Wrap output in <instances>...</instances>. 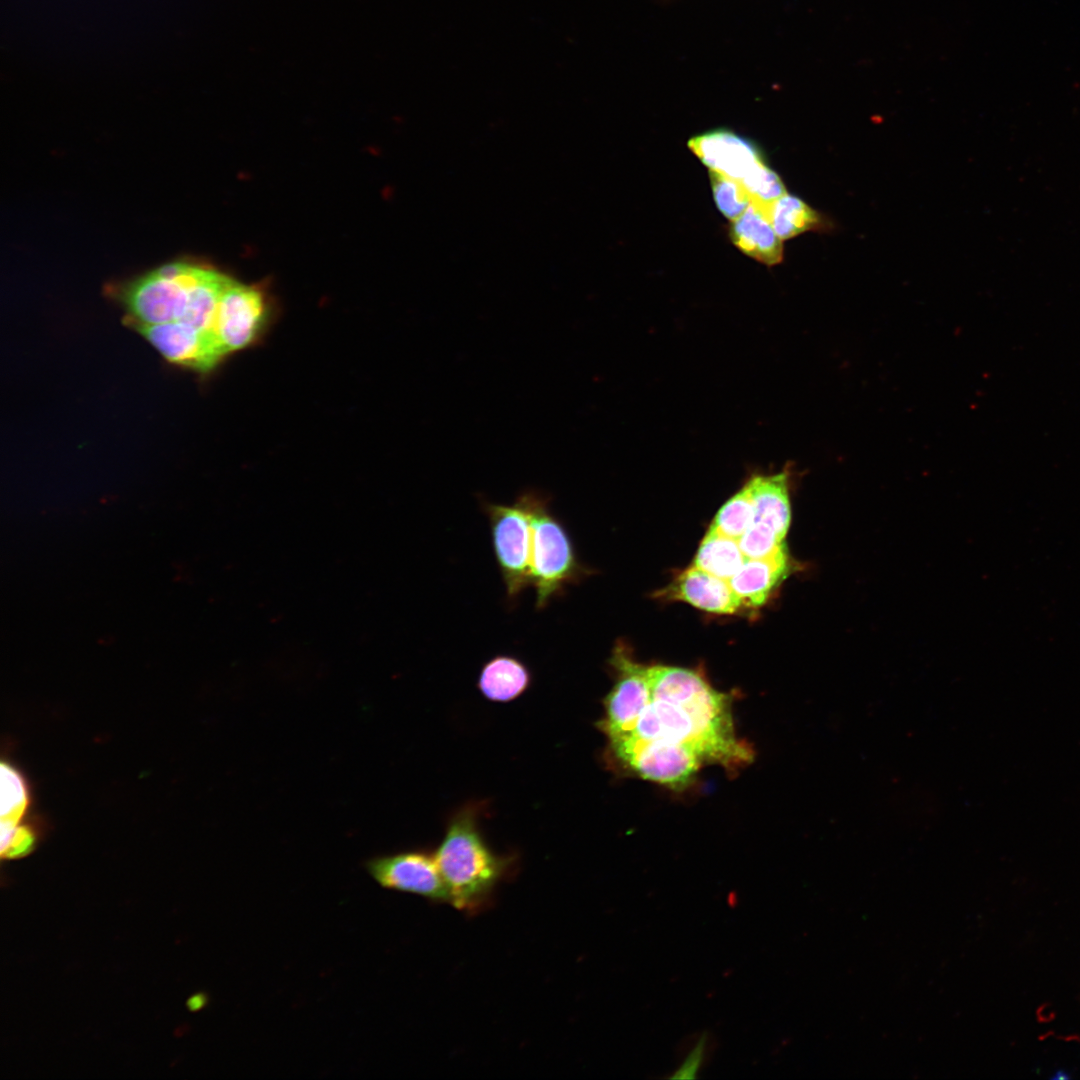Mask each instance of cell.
<instances>
[{"instance_id":"cell-1","label":"cell","mask_w":1080,"mask_h":1080,"mask_svg":"<svg viewBox=\"0 0 1080 1080\" xmlns=\"http://www.w3.org/2000/svg\"><path fill=\"white\" fill-rule=\"evenodd\" d=\"M631 734L691 745L704 762L728 770L743 768L754 755L736 735L730 697L681 667L667 666L658 673L652 701Z\"/></svg>"},{"instance_id":"cell-2","label":"cell","mask_w":1080,"mask_h":1080,"mask_svg":"<svg viewBox=\"0 0 1080 1080\" xmlns=\"http://www.w3.org/2000/svg\"><path fill=\"white\" fill-rule=\"evenodd\" d=\"M480 810L477 804L458 810L433 852L447 889L448 904L469 914L491 903L496 888L514 866L511 855L497 854L483 838L478 824Z\"/></svg>"},{"instance_id":"cell-3","label":"cell","mask_w":1080,"mask_h":1080,"mask_svg":"<svg viewBox=\"0 0 1080 1080\" xmlns=\"http://www.w3.org/2000/svg\"><path fill=\"white\" fill-rule=\"evenodd\" d=\"M519 496L530 513L531 586L536 595L535 607L541 610L563 596L586 574V569L566 526L552 512L550 497L536 490H525Z\"/></svg>"},{"instance_id":"cell-4","label":"cell","mask_w":1080,"mask_h":1080,"mask_svg":"<svg viewBox=\"0 0 1080 1080\" xmlns=\"http://www.w3.org/2000/svg\"><path fill=\"white\" fill-rule=\"evenodd\" d=\"M490 527L491 541L498 569L512 605L531 586L530 513L520 496L513 504L481 502Z\"/></svg>"},{"instance_id":"cell-5","label":"cell","mask_w":1080,"mask_h":1080,"mask_svg":"<svg viewBox=\"0 0 1080 1080\" xmlns=\"http://www.w3.org/2000/svg\"><path fill=\"white\" fill-rule=\"evenodd\" d=\"M607 754L639 777L670 788H682L704 762L691 745L633 734L608 741Z\"/></svg>"},{"instance_id":"cell-6","label":"cell","mask_w":1080,"mask_h":1080,"mask_svg":"<svg viewBox=\"0 0 1080 1080\" xmlns=\"http://www.w3.org/2000/svg\"><path fill=\"white\" fill-rule=\"evenodd\" d=\"M200 269L199 265L172 262L129 284L123 300L134 322L154 325L179 321Z\"/></svg>"},{"instance_id":"cell-7","label":"cell","mask_w":1080,"mask_h":1080,"mask_svg":"<svg viewBox=\"0 0 1080 1080\" xmlns=\"http://www.w3.org/2000/svg\"><path fill=\"white\" fill-rule=\"evenodd\" d=\"M616 681L604 698V715L597 728L608 741L631 734L645 708L652 701L647 668L635 661L621 646H616L609 660Z\"/></svg>"},{"instance_id":"cell-8","label":"cell","mask_w":1080,"mask_h":1080,"mask_svg":"<svg viewBox=\"0 0 1080 1080\" xmlns=\"http://www.w3.org/2000/svg\"><path fill=\"white\" fill-rule=\"evenodd\" d=\"M365 868L385 889L415 894L433 903H449L434 853L408 850L377 856L369 859Z\"/></svg>"},{"instance_id":"cell-9","label":"cell","mask_w":1080,"mask_h":1080,"mask_svg":"<svg viewBox=\"0 0 1080 1080\" xmlns=\"http://www.w3.org/2000/svg\"><path fill=\"white\" fill-rule=\"evenodd\" d=\"M263 295L229 278L219 301L214 332L224 355L248 346L265 319Z\"/></svg>"},{"instance_id":"cell-10","label":"cell","mask_w":1080,"mask_h":1080,"mask_svg":"<svg viewBox=\"0 0 1080 1080\" xmlns=\"http://www.w3.org/2000/svg\"><path fill=\"white\" fill-rule=\"evenodd\" d=\"M135 328L170 362L208 371L224 356L216 336L180 321L141 324Z\"/></svg>"},{"instance_id":"cell-11","label":"cell","mask_w":1080,"mask_h":1080,"mask_svg":"<svg viewBox=\"0 0 1080 1080\" xmlns=\"http://www.w3.org/2000/svg\"><path fill=\"white\" fill-rule=\"evenodd\" d=\"M688 147L710 170L740 181L764 162L751 142L729 130L720 129L693 137Z\"/></svg>"},{"instance_id":"cell-12","label":"cell","mask_w":1080,"mask_h":1080,"mask_svg":"<svg viewBox=\"0 0 1080 1080\" xmlns=\"http://www.w3.org/2000/svg\"><path fill=\"white\" fill-rule=\"evenodd\" d=\"M663 596L717 614H733L742 606L729 581L696 566L682 572L663 592Z\"/></svg>"},{"instance_id":"cell-13","label":"cell","mask_w":1080,"mask_h":1080,"mask_svg":"<svg viewBox=\"0 0 1080 1080\" xmlns=\"http://www.w3.org/2000/svg\"><path fill=\"white\" fill-rule=\"evenodd\" d=\"M790 568L785 546L769 557L746 559L729 584L742 606H762Z\"/></svg>"},{"instance_id":"cell-14","label":"cell","mask_w":1080,"mask_h":1080,"mask_svg":"<svg viewBox=\"0 0 1080 1080\" xmlns=\"http://www.w3.org/2000/svg\"><path fill=\"white\" fill-rule=\"evenodd\" d=\"M790 471L754 474L747 481L754 508V521L771 527L784 540L791 521Z\"/></svg>"},{"instance_id":"cell-15","label":"cell","mask_w":1080,"mask_h":1080,"mask_svg":"<svg viewBox=\"0 0 1080 1080\" xmlns=\"http://www.w3.org/2000/svg\"><path fill=\"white\" fill-rule=\"evenodd\" d=\"M729 237L740 251L762 264L773 266L783 260V240L753 205L731 222Z\"/></svg>"},{"instance_id":"cell-16","label":"cell","mask_w":1080,"mask_h":1080,"mask_svg":"<svg viewBox=\"0 0 1080 1080\" xmlns=\"http://www.w3.org/2000/svg\"><path fill=\"white\" fill-rule=\"evenodd\" d=\"M531 681V671L520 658L501 654L482 666L477 686L488 700L509 702L526 692Z\"/></svg>"},{"instance_id":"cell-17","label":"cell","mask_w":1080,"mask_h":1080,"mask_svg":"<svg viewBox=\"0 0 1080 1080\" xmlns=\"http://www.w3.org/2000/svg\"><path fill=\"white\" fill-rule=\"evenodd\" d=\"M767 217L776 234L787 240L807 231L828 230L831 223L800 198L788 193L769 208Z\"/></svg>"},{"instance_id":"cell-18","label":"cell","mask_w":1080,"mask_h":1080,"mask_svg":"<svg viewBox=\"0 0 1080 1080\" xmlns=\"http://www.w3.org/2000/svg\"><path fill=\"white\" fill-rule=\"evenodd\" d=\"M745 560L738 540L709 529L698 548L693 565L729 581Z\"/></svg>"},{"instance_id":"cell-19","label":"cell","mask_w":1080,"mask_h":1080,"mask_svg":"<svg viewBox=\"0 0 1080 1080\" xmlns=\"http://www.w3.org/2000/svg\"><path fill=\"white\" fill-rule=\"evenodd\" d=\"M754 521L750 490L745 483L718 511L710 529L738 540Z\"/></svg>"},{"instance_id":"cell-20","label":"cell","mask_w":1080,"mask_h":1080,"mask_svg":"<svg viewBox=\"0 0 1080 1080\" xmlns=\"http://www.w3.org/2000/svg\"><path fill=\"white\" fill-rule=\"evenodd\" d=\"M714 201L720 212L731 221L742 215L751 205V198L740 180L725 174L709 171Z\"/></svg>"},{"instance_id":"cell-21","label":"cell","mask_w":1080,"mask_h":1080,"mask_svg":"<svg viewBox=\"0 0 1080 1080\" xmlns=\"http://www.w3.org/2000/svg\"><path fill=\"white\" fill-rule=\"evenodd\" d=\"M741 182L750 195L751 205L766 216L770 206L787 193L780 176L765 162L758 164Z\"/></svg>"},{"instance_id":"cell-22","label":"cell","mask_w":1080,"mask_h":1080,"mask_svg":"<svg viewBox=\"0 0 1080 1080\" xmlns=\"http://www.w3.org/2000/svg\"><path fill=\"white\" fill-rule=\"evenodd\" d=\"M746 559H760L773 555L784 545L783 539L768 525L753 522L738 539Z\"/></svg>"},{"instance_id":"cell-23","label":"cell","mask_w":1080,"mask_h":1080,"mask_svg":"<svg viewBox=\"0 0 1080 1080\" xmlns=\"http://www.w3.org/2000/svg\"><path fill=\"white\" fill-rule=\"evenodd\" d=\"M707 1042L708 1032L704 1031L679 1068L670 1076V1079L683 1080L696 1078L704 1061Z\"/></svg>"},{"instance_id":"cell-24","label":"cell","mask_w":1080,"mask_h":1080,"mask_svg":"<svg viewBox=\"0 0 1080 1080\" xmlns=\"http://www.w3.org/2000/svg\"><path fill=\"white\" fill-rule=\"evenodd\" d=\"M207 1003V996L204 993H198L190 997L187 1001V1008L192 1011H198L202 1009Z\"/></svg>"}]
</instances>
